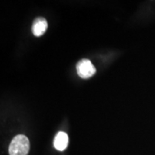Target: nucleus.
<instances>
[{
    "label": "nucleus",
    "instance_id": "obj_4",
    "mask_svg": "<svg viewBox=\"0 0 155 155\" xmlns=\"http://www.w3.org/2000/svg\"><path fill=\"white\" fill-rule=\"evenodd\" d=\"M68 144V137L67 134L60 131L56 134L54 139V147L58 151H64Z\"/></svg>",
    "mask_w": 155,
    "mask_h": 155
},
{
    "label": "nucleus",
    "instance_id": "obj_1",
    "mask_svg": "<svg viewBox=\"0 0 155 155\" xmlns=\"http://www.w3.org/2000/svg\"><path fill=\"white\" fill-rule=\"evenodd\" d=\"M30 141L26 136L19 134L12 139L9 147V155H28Z\"/></svg>",
    "mask_w": 155,
    "mask_h": 155
},
{
    "label": "nucleus",
    "instance_id": "obj_2",
    "mask_svg": "<svg viewBox=\"0 0 155 155\" xmlns=\"http://www.w3.org/2000/svg\"><path fill=\"white\" fill-rule=\"evenodd\" d=\"M78 75L82 78H89L96 73V68L91 62L88 59H83L78 63L77 66Z\"/></svg>",
    "mask_w": 155,
    "mask_h": 155
},
{
    "label": "nucleus",
    "instance_id": "obj_3",
    "mask_svg": "<svg viewBox=\"0 0 155 155\" xmlns=\"http://www.w3.org/2000/svg\"><path fill=\"white\" fill-rule=\"evenodd\" d=\"M48 29V22L43 17H38L34 21L32 31L36 37L42 36Z\"/></svg>",
    "mask_w": 155,
    "mask_h": 155
}]
</instances>
